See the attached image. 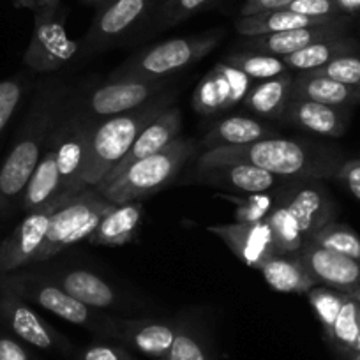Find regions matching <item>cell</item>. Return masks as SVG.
<instances>
[{
	"instance_id": "obj_1",
	"label": "cell",
	"mask_w": 360,
	"mask_h": 360,
	"mask_svg": "<svg viewBox=\"0 0 360 360\" xmlns=\"http://www.w3.org/2000/svg\"><path fill=\"white\" fill-rule=\"evenodd\" d=\"M71 86L60 78L37 82L25 119L0 165V223L18 210L20 198L51 140Z\"/></svg>"
},
{
	"instance_id": "obj_2",
	"label": "cell",
	"mask_w": 360,
	"mask_h": 360,
	"mask_svg": "<svg viewBox=\"0 0 360 360\" xmlns=\"http://www.w3.org/2000/svg\"><path fill=\"white\" fill-rule=\"evenodd\" d=\"M339 147L304 138H266L238 147L202 152V162L244 161L286 180H334L346 161Z\"/></svg>"
},
{
	"instance_id": "obj_3",
	"label": "cell",
	"mask_w": 360,
	"mask_h": 360,
	"mask_svg": "<svg viewBox=\"0 0 360 360\" xmlns=\"http://www.w3.org/2000/svg\"><path fill=\"white\" fill-rule=\"evenodd\" d=\"M266 217L278 252H299L325 224L335 221L338 203L321 180H285Z\"/></svg>"
},
{
	"instance_id": "obj_4",
	"label": "cell",
	"mask_w": 360,
	"mask_h": 360,
	"mask_svg": "<svg viewBox=\"0 0 360 360\" xmlns=\"http://www.w3.org/2000/svg\"><path fill=\"white\" fill-rule=\"evenodd\" d=\"M173 99H175V90H165L133 112L98 120L86 152L82 175L83 186L85 188L98 186L122 161L141 131L172 106Z\"/></svg>"
},
{
	"instance_id": "obj_5",
	"label": "cell",
	"mask_w": 360,
	"mask_h": 360,
	"mask_svg": "<svg viewBox=\"0 0 360 360\" xmlns=\"http://www.w3.org/2000/svg\"><path fill=\"white\" fill-rule=\"evenodd\" d=\"M195 154V141L176 138L162 150L133 162L112 179L101 180L94 189L110 203L141 202L172 184Z\"/></svg>"
},
{
	"instance_id": "obj_6",
	"label": "cell",
	"mask_w": 360,
	"mask_h": 360,
	"mask_svg": "<svg viewBox=\"0 0 360 360\" xmlns=\"http://www.w3.org/2000/svg\"><path fill=\"white\" fill-rule=\"evenodd\" d=\"M0 285L18 293L27 302L50 311L68 323L85 328L98 339H103V341H115L117 339L119 318L79 302L65 290H62L50 276L16 270L11 274L0 276Z\"/></svg>"
},
{
	"instance_id": "obj_7",
	"label": "cell",
	"mask_w": 360,
	"mask_h": 360,
	"mask_svg": "<svg viewBox=\"0 0 360 360\" xmlns=\"http://www.w3.org/2000/svg\"><path fill=\"white\" fill-rule=\"evenodd\" d=\"M96 124L98 120L86 112L83 94H72L71 90L50 140V147L57 161L62 198L71 200L85 189L82 175Z\"/></svg>"
},
{
	"instance_id": "obj_8",
	"label": "cell",
	"mask_w": 360,
	"mask_h": 360,
	"mask_svg": "<svg viewBox=\"0 0 360 360\" xmlns=\"http://www.w3.org/2000/svg\"><path fill=\"white\" fill-rule=\"evenodd\" d=\"M223 37L224 30L216 29L210 32L196 34V36L173 37V39L162 41L127 58L110 78L136 76V78L148 79H168L175 72L207 57L221 43Z\"/></svg>"
},
{
	"instance_id": "obj_9",
	"label": "cell",
	"mask_w": 360,
	"mask_h": 360,
	"mask_svg": "<svg viewBox=\"0 0 360 360\" xmlns=\"http://www.w3.org/2000/svg\"><path fill=\"white\" fill-rule=\"evenodd\" d=\"M112 205L113 203L103 198L94 188H85L79 195L72 196L69 202L58 207L51 214L43 248L36 256L34 265L55 258L78 242L89 240L90 235L98 228L99 221L112 209Z\"/></svg>"
},
{
	"instance_id": "obj_10",
	"label": "cell",
	"mask_w": 360,
	"mask_h": 360,
	"mask_svg": "<svg viewBox=\"0 0 360 360\" xmlns=\"http://www.w3.org/2000/svg\"><path fill=\"white\" fill-rule=\"evenodd\" d=\"M68 13L62 6L34 13V30L23 64L34 72L48 75L71 64L83 53L82 41L71 39L65 29Z\"/></svg>"
},
{
	"instance_id": "obj_11",
	"label": "cell",
	"mask_w": 360,
	"mask_h": 360,
	"mask_svg": "<svg viewBox=\"0 0 360 360\" xmlns=\"http://www.w3.org/2000/svg\"><path fill=\"white\" fill-rule=\"evenodd\" d=\"M0 321L15 338L43 352L71 355L72 342L48 323L23 297L0 285Z\"/></svg>"
},
{
	"instance_id": "obj_12",
	"label": "cell",
	"mask_w": 360,
	"mask_h": 360,
	"mask_svg": "<svg viewBox=\"0 0 360 360\" xmlns=\"http://www.w3.org/2000/svg\"><path fill=\"white\" fill-rule=\"evenodd\" d=\"M168 79H148L127 76L110 78L103 85L96 86L90 94L83 96L85 108L96 120L122 115L140 108L158 94L165 92Z\"/></svg>"
},
{
	"instance_id": "obj_13",
	"label": "cell",
	"mask_w": 360,
	"mask_h": 360,
	"mask_svg": "<svg viewBox=\"0 0 360 360\" xmlns=\"http://www.w3.org/2000/svg\"><path fill=\"white\" fill-rule=\"evenodd\" d=\"M152 6L154 0H108L99 6L82 41L83 53H96L115 44L147 18Z\"/></svg>"
},
{
	"instance_id": "obj_14",
	"label": "cell",
	"mask_w": 360,
	"mask_h": 360,
	"mask_svg": "<svg viewBox=\"0 0 360 360\" xmlns=\"http://www.w3.org/2000/svg\"><path fill=\"white\" fill-rule=\"evenodd\" d=\"M255 79L228 62H217L198 82L193 92V110L200 115L228 112L244 101Z\"/></svg>"
},
{
	"instance_id": "obj_15",
	"label": "cell",
	"mask_w": 360,
	"mask_h": 360,
	"mask_svg": "<svg viewBox=\"0 0 360 360\" xmlns=\"http://www.w3.org/2000/svg\"><path fill=\"white\" fill-rule=\"evenodd\" d=\"M55 210L57 207H46V209L27 212L18 226L4 240H0V276L34 265L36 256L43 248L51 214Z\"/></svg>"
},
{
	"instance_id": "obj_16",
	"label": "cell",
	"mask_w": 360,
	"mask_h": 360,
	"mask_svg": "<svg viewBox=\"0 0 360 360\" xmlns=\"http://www.w3.org/2000/svg\"><path fill=\"white\" fill-rule=\"evenodd\" d=\"M285 180L286 179H279V176L244 161H196V172L193 173L191 182L231 189V191L244 193V195H255V193L270 191L274 186L283 184Z\"/></svg>"
},
{
	"instance_id": "obj_17",
	"label": "cell",
	"mask_w": 360,
	"mask_h": 360,
	"mask_svg": "<svg viewBox=\"0 0 360 360\" xmlns=\"http://www.w3.org/2000/svg\"><path fill=\"white\" fill-rule=\"evenodd\" d=\"M179 327L180 320L119 318L115 342L148 359L162 360L175 341Z\"/></svg>"
},
{
	"instance_id": "obj_18",
	"label": "cell",
	"mask_w": 360,
	"mask_h": 360,
	"mask_svg": "<svg viewBox=\"0 0 360 360\" xmlns=\"http://www.w3.org/2000/svg\"><path fill=\"white\" fill-rule=\"evenodd\" d=\"M207 230L219 237L230 251L244 263L245 266L258 270L262 263L272 255H278L274 233L269 223H228L212 224Z\"/></svg>"
},
{
	"instance_id": "obj_19",
	"label": "cell",
	"mask_w": 360,
	"mask_h": 360,
	"mask_svg": "<svg viewBox=\"0 0 360 360\" xmlns=\"http://www.w3.org/2000/svg\"><path fill=\"white\" fill-rule=\"evenodd\" d=\"M50 278L69 295H72L86 306L94 307V309H133V307H129L126 297L112 283H108L105 278L89 269H83V266L60 269L57 272H51Z\"/></svg>"
},
{
	"instance_id": "obj_20",
	"label": "cell",
	"mask_w": 360,
	"mask_h": 360,
	"mask_svg": "<svg viewBox=\"0 0 360 360\" xmlns=\"http://www.w3.org/2000/svg\"><path fill=\"white\" fill-rule=\"evenodd\" d=\"M352 16H341L334 22L323 23L316 27H304V29L286 30V32L266 34V36L245 37L244 50L258 51V53L274 55V57H286L290 53L302 50L309 44L318 43V41L334 39V37L346 36Z\"/></svg>"
},
{
	"instance_id": "obj_21",
	"label": "cell",
	"mask_w": 360,
	"mask_h": 360,
	"mask_svg": "<svg viewBox=\"0 0 360 360\" xmlns=\"http://www.w3.org/2000/svg\"><path fill=\"white\" fill-rule=\"evenodd\" d=\"M352 120V108L292 98L279 122L325 138H341Z\"/></svg>"
},
{
	"instance_id": "obj_22",
	"label": "cell",
	"mask_w": 360,
	"mask_h": 360,
	"mask_svg": "<svg viewBox=\"0 0 360 360\" xmlns=\"http://www.w3.org/2000/svg\"><path fill=\"white\" fill-rule=\"evenodd\" d=\"M299 255L318 285L345 293L360 286V262L356 259L328 251L311 242L302 245Z\"/></svg>"
},
{
	"instance_id": "obj_23",
	"label": "cell",
	"mask_w": 360,
	"mask_h": 360,
	"mask_svg": "<svg viewBox=\"0 0 360 360\" xmlns=\"http://www.w3.org/2000/svg\"><path fill=\"white\" fill-rule=\"evenodd\" d=\"M180 129H182V113H180V110L175 108V106H169V108L165 110L154 122H150L143 131H141L140 136L134 140L133 147L129 148V152L124 155L122 161H120L105 179H112V176H115L117 173H120L124 168L133 165V162L140 161V159L143 158H148V155L166 148L173 140L179 138Z\"/></svg>"
},
{
	"instance_id": "obj_24",
	"label": "cell",
	"mask_w": 360,
	"mask_h": 360,
	"mask_svg": "<svg viewBox=\"0 0 360 360\" xmlns=\"http://www.w3.org/2000/svg\"><path fill=\"white\" fill-rule=\"evenodd\" d=\"M263 279L270 288L281 293L304 295L318 285L299 252H278L259 266Z\"/></svg>"
},
{
	"instance_id": "obj_25",
	"label": "cell",
	"mask_w": 360,
	"mask_h": 360,
	"mask_svg": "<svg viewBox=\"0 0 360 360\" xmlns=\"http://www.w3.org/2000/svg\"><path fill=\"white\" fill-rule=\"evenodd\" d=\"M69 200L62 198L60 195V179H58L57 161L55 154L48 143L39 165L34 169L29 184L20 198L18 210L23 212H34V210L46 209V207H62Z\"/></svg>"
},
{
	"instance_id": "obj_26",
	"label": "cell",
	"mask_w": 360,
	"mask_h": 360,
	"mask_svg": "<svg viewBox=\"0 0 360 360\" xmlns=\"http://www.w3.org/2000/svg\"><path fill=\"white\" fill-rule=\"evenodd\" d=\"M141 221H143L141 202L113 203L112 209L103 216L98 228L86 242L94 245H126L136 240Z\"/></svg>"
},
{
	"instance_id": "obj_27",
	"label": "cell",
	"mask_w": 360,
	"mask_h": 360,
	"mask_svg": "<svg viewBox=\"0 0 360 360\" xmlns=\"http://www.w3.org/2000/svg\"><path fill=\"white\" fill-rule=\"evenodd\" d=\"M274 136H278V131L269 124L255 117L235 115L217 120L212 129L203 136L202 147H205L207 150L217 147H238V145L255 143Z\"/></svg>"
},
{
	"instance_id": "obj_28",
	"label": "cell",
	"mask_w": 360,
	"mask_h": 360,
	"mask_svg": "<svg viewBox=\"0 0 360 360\" xmlns=\"http://www.w3.org/2000/svg\"><path fill=\"white\" fill-rule=\"evenodd\" d=\"M293 98V76H281L256 82L240 103L248 112L269 120H281L286 106Z\"/></svg>"
},
{
	"instance_id": "obj_29",
	"label": "cell",
	"mask_w": 360,
	"mask_h": 360,
	"mask_svg": "<svg viewBox=\"0 0 360 360\" xmlns=\"http://www.w3.org/2000/svg\"><path fill=\"white\" fill-rule=\"evenodd\" d=\"M293 98L309 99V101L328 106L352 108V106L360 105V89L335 82L328 76L300 72L293 78Z\"/></svg>"
},
{
	"instance_id": "obj_30",
	"label": "cell",
	"mask_w": 360,
	"mask_h": 360,
	"mask_svg": "<svg viewBox=\"0 0 360 360\" xmlns=\"http://www.w3.org/2000/svg\"><path fill=\"white\" fill-rule=\"evenodd\" d=\"M356 51H360L359 43L353 37L341 36L334 37V39H325L309 44V46L302 48V50L295 51V53H290L286 57H283V60L288 65L290 71L309 72L330 64L338 57H342V55L348 53H356Z\"/></svg>"
},
{
	"instance_id": "obj_31",
	"label": "cell",
	"mask_w": 360,
	"mask_h": 360,
	"mask_svg": "<svg viewBox=\"0 0 360 360\" xmlns=\"http://www.w3.org/2000/svg\"><path fill=\"white\" fill-rule=\"evenodd\" d=\"M328 22H334V20L309 18V16L297 15V13L290 11V9H278V11H269L262 13V15L238 18L237 23H235V29H237L240 36L255 37L266 36V34L286 32V30L304 29V27L323 25V23Z\"/></svg>"
},
{
	"instance_id": "obj_32",
	"label": "cell",
	"mask_w": 360,
	"mask_h": 360,
	"mask_svg": "<svg viewBox=\"0 0 360 360\" xmlns=\"http://www.w3.org/2000/svg\"><path fill=\"white\" fill-rule=\"evenodd\" d=\"M162 360H216L205 332L189 320H180L172 348Z\"/></svg>"
},
{
	"instance_id": "obj_33",
	"label": "cell",
	"mask_w": 360,
	"mask_h": 360,
	"mask_svg": "<svg viewBox=\"0 0 360 360\" xmlns=\"http://www.w3.org/2000/svg\"><path fill=\"white\" fill-rule=\"evenodd\" d=\"M233 68L240 69L242 72L252 78L255 82H262V79L276 78L285 72H290L288 65L285 64L281 57H274V55L258 53V51H248L242 50L237 53H231L224 58Z\"/></svg>"
},
{
	"instance_id": "obj_34",
	"label": "cell",
	"mask_w": 360,
	"mask_h": 360,
	"mask_svg": "<svg viewBox=\"0 0 360 360\" xmlns=\"http://www.w3.org/2000/svg\"><path fill=\"white\" fill-rule=\"evenodd\" d=\"M360 332V306L352 295L346 293L345 302L339 309L338 318L332 325L330 332L323 335L328 348H355L356 338Z\"/></svg>"
},
{
	"instance_id": "obj_35",
	"label": "cell",
	"mask_w": 360,
	"mask_h": 360,
	"mask_svg": "<svg viewBox=\"0 0 360 360\" xmlns=\"http://www.w3.org/2000/svg\"><path fill=\"white\" fill-rule=\"evenodd\" d=\"M307 242L360 262V235L348 224L332 221L318 230Z\"/></svg>"
},
{
	"instance_id": "obj_36",
	"label": "cell",
	"mask_w": 360,
	"mask_h": 360,
	"mask_svg": "<svg viewBox=\"0 0 360 360\" xmlns=\"http://www.w3.org/2000/svg\"><path fill=\"white\" fill-rule=\"evenodd\" d=\"M30 86H32V82L25 72L0 79V141L29 96Z\"/></svg>"
},
{
	"instance_id": "obj_37",
	"label": "cell",
	"mask_w": 360,
	"mask_h": 360,
	"mask_svg": "<svg viewBox=\"0 0 360 360\" xmlns=\"http://www.w3.org/2000/svg\"><path fill=\"white\" fill-rule=\"evenodd\" d=\"M219 198L228 200L235 205V221L237 223H262L269 217L276 205V196L278 193H255V195L237 196L224 193L217 195Z\"/></svg>"
},
{
	"instance_id": "obj_38",
	"label": "cell",
	"mask_w": 360,
	"mask_h": 360,
	"mask_svg": "<svg viewBox=\"0 0 360 360\" xmlns=\"http://www.w3.org/2000/svg\"><path fill=\"white\" fill-rule=\"evenodd\" d=\"M306 295L311 307H313L314 314H316L318 321H320L321 328H323V335L328 334L332 325H334L335 318H338L342 302H345L346 293L334 288H328V286L323 285H316Z\"/></svg>"
},
{
	"instance_id": "obj_39",
	"label": "cell",
	"mask_w": 360,
	"mask_h": 360,
	"mask_svg": "<svg viewBox=\"0 0 360 360\" xmlns=\"http://www.w3.org/2000/svg\"><path fill=\"white\" fill-rule=\"evenodd\" d=\"M217 0H162L159 9V25L173 27L198 13L205 11Z\"/></svg>"
},
{
	"instance_id": "obj_40",
	"label": "cell",
	"mask_w": 360,
	"mask_h": 360,
	"mask_svg": "<svg viewBox=\"0 0 360 360\" xmlns=\"http://www.w3.org/2000/svg\"><path fill=\"white\" fill-rule=\"evenodd\" d=\"M69 356L71 360H138L134 353L120 342L103 341V339L82 348H75Z\"/></svg>"
},
{
	"instance_id": "obj_41",
	"label": "cell",
	"mask_w": 360,
	"mask_h": 360,
	"mask_svg": "<svg viewBox=\"0 0 360 360\" xmlns=\"http://www.w3.org/2000/svg\"><path fill=\"white\" fill-rule=\"evenodd\" d=\"M309 72L328 76V78L335 79V82H341L349 86L360 89V51L342 55V57H338L335 60H332L330 64Z\"/></svg>"
},
{
	"instance_id": "obj_42",
	"label": "cell",
	"mask_w": 360,
	"mask_h": 360,
	"mask_svg": "<svg viewBox=\"0 0 360 360\" xmlns=\"http://www.w3.org/2000/svg\"><path fill=\"white\" fill-rule=\"evenodd\" d=\"M286 9L318 20H335L345 16L334 4V0H293Z\"/></svg>"
},
{
	"instance_id": "obj_43",
	"label": "cell",
	"mask_w": 360,
	"mask_h": 360,
	"mask_svg": "<svg viewBox=\"0 0 360 360\" xmlns=\"http://www.w3.org/2000/svg\"><path fill=\"white\" fill-rule=\"evenodd\" d=\"M334 180H338L353 198L360 202V158L346 159Z\"/></svg>"
},
{
	"instance_id": "obj_44",
	"label": "cell",
	"mask_w": 360,
	"mask_h": 360,
	"mask_svg": "<svg viewBox=\"0 0 360 360\" xmlns=\"http://www.w3.org/2000/svg\"><path fill=\"white\" fill-rule=\"evenodd\" d=\"M0 360H37L18 338L0 332Z\"/></svg>"
},
{
	"instance_id": "obj_45",
	"label": "cell",
	"mask_w": 360,
	"mask_h": 360,
	"mask_svg": "<svg viewBox=\"0 0 360 360\" xmlns=\"http://www.w3.org/2000/svg\"><path fill=\"white\" fill-rule=\"evenodd\" d=\"M293 0H245L240 8V18L244 16L262 15V13L278 11V9H286Z\"/></svg>"
},
{
	"instance_id": "obj_46",
	"label": "cell",
	"mask_w": 360,
	"mask_h": 360,
	"mask_svg": "<svg viewBox=\"0 0 360 360\" xmlns=\"http://www.w3.org/2000/svg\"><path fill=\"white\" fill-rule=\"evenodd\" d=\"M16 8L32 9L34 13L41 11V9H50L60 6V0H13Z\"/></svg>"
},
{
	"instance_id": "obj_47",
	"label": "cell",
	"mask_w": 360,
	"mask_h": 360,
	"mask_svg": "<svg viewBox=\"0 0 360 360\" xmlns=\"http://www.w3.org/2000/svg\"><path fill=\"white\" fill-rule=\"evenodd\" d=\"M334 4L345 16H353L360 13V0H334Z\"/></svg>"
},
{
	"instance_id": "obj_48",
	"label": "cell",
	"mask_w": 360,
	"mask_h": 360,
	"mask_svg": "<svg viewBox=\"0 0 360 360\" xmlns=\"http://www.w3.org/2000/svg\"><path fill=\"white\" fill-rule=\"evenodd\" d=\"M338 360H360V352L349 348H330Z\"/></svg>"
},
{
	"instance_id": "obj_49",
	"label": "cell",
	"mask_w": 360,
	"mask_h": 360,
	"mask_svg": "<svg viewBox=\"0 0 360 360\" xmlns=\"http://www.w3.org/2000/svg\"><path fill=\"white\" fill-rule=\"evenodd\" d=\"M348 295H352L353 299H355L356 302H359V306H360V286H356V288H353L352 292H348Z\"/></svg>"
},
{
	"instance_id": "obj_50",
	"label": "cell",
	"mask_w": 360,
	"mask_h": 360,
	"mask_svg": "<svg viewBox=\"0 0 360 360\" xmlns=\"http://www.w3.org/2000/svg\"><path fill=\"white\" fill-rule=\"evenodd\" d=\"M83 2L89 6H96V8H99V6H103L105 2H108V0H83Z\"/></svg>"
},
{
	"instance_id": "obj_51",
	"label": "cell",
	"mask_w": 360,
	"mask_h": 360,
	"mask_svg": "<svg viewBox=\"0 0 360 360\" xmlns=\"http://www.w3.org/2000/svg\"><path fill=\"white\" fill-rule=\"evenodd\" d=\"M353 349H356V352H360V332H359V338H356L355 348H353Z\"/></svg>"
}]
</instances>
